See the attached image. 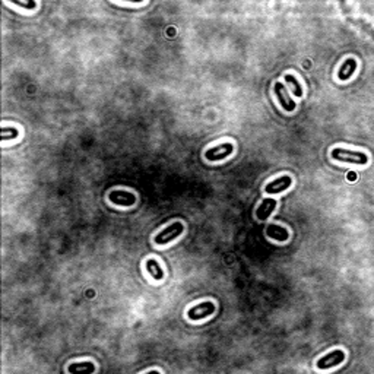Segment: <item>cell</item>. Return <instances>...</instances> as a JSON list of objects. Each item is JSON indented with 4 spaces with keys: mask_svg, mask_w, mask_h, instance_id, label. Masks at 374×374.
Wrapping results in <instances>:
<instances>
[{
    "mask_svg": "<svg viewBox=\"0 0 374 374\" xmlns=\"http://www.w3.org/2000/svg\"><path fill=\"white\" fill-rule=\"evenodd\" d=\"M332 158L339 163L357 164V165H365L368 163V155L361 151H350L344 148H335L330 152Z\"/></svg>",
    "mask_w": 374,
    "mask_h": 374,
    "instance_id": "1",
    "label": "cell"
},
{
    "mask_svg": "<svg viewBox=\"0 0 374 374\" xmlns=\"http://www.w3.org/2000/svg\"><path fill=\"white\" fill-rule=\"evenodd\" d=\"M184 231V227L181 222H173L171 225H168L167 228H164L163 231L155 235V244L158 245H165L168 244L170 241H173L174 238L180 237Z\"/></svg>",
    "mask_w": 374,
    "mask_h": 374,
    "instance_id": "2",
    "label": "cell"
},
{
    "mask_svg": "<svg viewBox=\"0 0 374 374\" xmlns=\"http://www.w3.org/2000/svg\"><path fill=\"white\" fill-rule=\"evenodd\" d=\"M234 152V145L231 142H227V143H222V145H218V146H213V148H209L205 152V157L206 160L213 163V161H222L225 160L227 157H230Z\"/></svg>",
    "mask_w": 374,
    "mask_h": 374,
    "instance_id": "3",
    "label": "cell"
},
{
    "mask_svg": "<svg viewBox=\"0 0 374 374\" xmlns=\"http://www.w3.org/2000/svg\"><path fill=\"white\" fill-rule=\"evenodd\" d=\"M344 360H345V352L342 350H335L325 357H322L316 365L319 370H327V368H333L339 365L340 362H344Z\"/></svg>",
    "mask_w": 374,
    "mask_h": 374,
    "instance_id": "4",
    "label": "cell"
},
{
    "mask_svg": "<svg viewBox=\"0 0 374 374\" xmlns=\"http://www.w3.org/2000/svg\"><path fill=\"white\" fill-rule=\"evenodd\" d=\"M215 313V304L212 301H205V303H200L195 307H192L189 311H187V317L190 320H202V319H206Z\"/></svg>",
    "mask_w": 374,
    "mask_h": 374,
    "instance_id": "5",
    "label": "cell"
},
{
    "mask_svg": "<svg viewBox=\"0 0 374 374\" xmlns=\"http://www.w3.org/2000/svg\"><path fill=\"white\" fill-rule=\"evenodd\" d=\"M273 91H275V95H276V100L280 104V107L285 110V111H294L295 110V103L291 98V95L288 94L285 85L282 82H276L275 86H273Z\"/></svg>",
    "mask_w": 374,
    "mask_h": 374,
    "instance_id": "6",
    "label": "cell"
},
{
    "mask_svg": "<svg viewBox=\"0 0 374 374\" xmlns=\"http://www.w3.org/2000/svg\"><path fill=\"white\" fill-rule=\"evenodd\" d=\"M108 199L111 203L118 206H133L136 203V196L126 190H113L108 195Z\"/></svg>",
    "mask_w": 374,
    "mask_h": 374,
    "instance_id": "7",
    "label": "cell"
},
{
    "mask_svg": "<svg viewBox=\"0 0 374 374\" xmlns=\"http://www.w3.org/2000/svg\"><path fill=\"white\" fill-rule=\"evenodd\" d=\"M292 178L291 175H280L279 178H275L273 181H270L265 187V192L268 195H276L280 192H285L288 187H291Z\"/></svg>",
    "mask_w": 374,
    "mask_h": 374,
    "instance_id": "8",
    "label": "cell"
},
{
    "mask_svg": "<svg viewBox=\"0 0 374 374\" xmlns=\"http://www.w3.org/2000/svg\"><path fill=\"white\" fill-rule=\"evenodd\" d=\"M276 208V200L275 199H263L262 203L257 206L256 209V218L260 221H266L269 218V215L275 210Z\"/></svg>",
    "mask_w": 374,
    "mask_h": 374,
    "instance_id": "9",
    "label": "cell"
},
{
    "mask_svg": "<svg viewBox=\"0 0 374 374\" xmlns=\"http://www.w3.org/2000/svg\"><path fill=\"white\" fill-rule=\"evenodd\" d=\"M266 235L269 238L275 240V241H287L290 238V231L285 228V227H280V225H276V224H270L268 228H266Z\"/></svg>",
    "mask_w": 374,
    "mask_h": 374,
    "instance_id": "10",
    "label": "cell"
},
{
    "mask_svg": "<svg viewBox=\"0 0 374 374\" xmlns=\"http://www.w3.org/2000/svg\"><path fill=\"white\" fill-rule=\"evenodd\" d=\"M355 70H357V60L352 57L347 58L338 70L339 81H348L351 76L354 75Z\"/></svg>",
    "mask_w": 374,
    "mask_h": 374,
    "instance_id": "11",
    "label": "cell"
},
{
    "mask_svg": "<svg viewBox=\"0 0 374 374\" xmlns=\"http://www.w3.org/2000/svg\"><path fill=\"white\" fill-rule=\"evenodd\" d=\"M94 371H95V365L91 361L73 362L69 365L70 374H94Z\"/></svg>",
    "mask_w": 374,
    "mask_h": 374,
    "instance_id": "12",
    "label": "cell"
},
{
    "mask_svg": "<svg viewBox=\"0 0 374 374\" xmlns=\"http://www.w3.org/2000/svg\"><path fill=\"white\" fill-rule=\"evenodd\" d=\"M146 270L149 272V275H151L152 278H153L155 280L164 279V270L161 269V266L158 265V262H157V260L149 259V260L146 262Z\"/></svg>",
    "mask_w": 374,
    "mask_h": 374,
    "instance_id": "13",
    "label": "cell"
},
{
    "mask_svg": "<svg viewBox=\"0 0 374 374\" xmlns=\"http://www.w3.org/2000/svg\"><path fill=\"white\" fill-rule=\"evenodd\" d=\"M285 82L291 86L292 94H294L295 97H301V95H303V86H301L300 82L297 81L295 76H292V75H285Z\"/></svg>",
    "mask_w": 374,
    "mask_h": 374,
    "instance_id": "14",
    "label": "cell"
},
{
    "mask_svg": "<svg viewBox=\"0 0 374 374\" xmlns=\"http://www.w3.org/2000/svg\"><path fill=\"white\" fill-rule=\"evenodd\" d=\"M352 23L354 25H357L360 29H361L362 33H365L367 35H370L371 38L374 40V28L370 25L368 22H365L364 19H352Z\"/></svg>",
    "mask_w": 374,
    "mask_h": 374,
    "instance_id": "15",
    "label": "cell"
},
{
    "mask_svg": "<svg viewBox=\"0 0 374 374\" xmlns=\"http://www.w3.org/2000/svg\"><path fill=\"white\" fill-rule=\"evenodd\" d=\"M19 136V132L16 128H2V140H15Z\"/></svg>",
    "mask_w": 374,
    "mask_h": 374,
    "instance_id": "16",
    "label": "cell"
},
{
    "mask_svg": "<svg viewBox=\"0 0 374 374\" xmlns=\"http://www.w3.org/2000/svg\"><path fill=\"white\" fill-rule=\"evenodd\" d=\"M15 5L21 6V8H26V9H35L37 8V3L35 2H28V3H23V2H19V0H12Z\"/></svg>",
    "mask_w": 374,
    "mask_h": 374,
    "instance_id": "17",
    "label": "cell"
},
{
    "mask_svg": "<svg viewBox=\"0 0 374 374\" xmlns=\"http://www.w3.org/2000/svg\"><path fill=\"white\" fill-rule=\"evenodd\" d=\"M146 374H160V373H158V371H149V373Z\"/></svg>",
    "mask_w": 374,
    "mask_h": 374,
    "instance_id": "18",
    "label": "cell"
}]
</instances>
